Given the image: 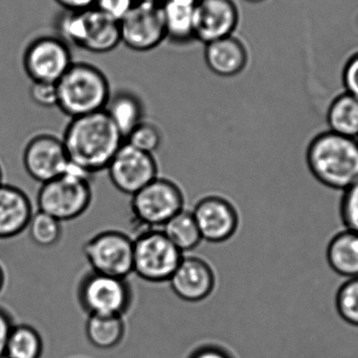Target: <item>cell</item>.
Wrapping results in <instances>:
<instances>
[{
  "label": "cell",
  "instance_id": "22",
  "mask_svg": "<svg viewBox=\"0 0 358 358\" xmlns=\"http://www.w3.org/2000/svg\"><path fill=\"white\" fill-rule=\"evenodd\" d=\"M88 342L100 350H111L123 342L126 334L124 317L88 315L85 325Z\"/></svg>",
  "mask_w": 358,
  "mask_h": 358
},
{
  "label": "cell",
  "instance_id": "21",
  "mask_svg": "<svg viewBox=\"0 0 358 358\" xmlns=\"http://www.w3.org/2000/svg\"><path fill=\"white\" fill-rule=\"evenodd\" d=\"M326 256L334 273L347 280L358 278V233L346 229L336 234L328 244Z\"/></svg>",
  "mask_w": 358,
  "mask_h": 358
},
{
  "label": "cell",
  "instance_id": "18",
  "mask_svg": "<svg viewBox=\"0 0 358 358\" xmlns=\"http://www.w3.org/2000/svg\"><path fill=\"white\" fill-rule=\"evenodd\" d=\"M33 214V203L24 191L16 185H0V240L23 233Z\"/></svg>",
  "mask_w": 358,
  "mask_h": 358
},
{
  "label": "cell",
  "instance_id": "36",
  "mask_svg": "<svg viewBox=\"0 0 358 358\" xmlns=\"http://www.w3.org/2000/svg\"><path fill=\"white\" fill-rule=\"evenodd\" d=\"M6 271H4V267L2 266L1 263H0V294H1L2 290H3L4 286H6Z\"/></svg>",
  "mask_w": 358,
  "mask_h": 358
},
{
  "label": "cell",
  "instance_id": "29",
  "mask_svg": "<svg viewBox=\"0 0 358 358\" xmlns=\"http://www.w3.org/2000/svg\"><path fill=\"white\" fill-rule=\"evenodd\" d=\"M340 210L345 227L358 233V179L345 189Z\"/></svg>",
  "mask_w": 358,
  "mask_h": 358
},
{
  "label": "cell",
  "instance_id": "16",
  "mask_svg": "<svg viewBox=\"0 0 358 358\" xmlns=\"http://www.w3.org/2000/svg\"><path fill=\"white\" fill-rule=\"evenodd\" d=\"M240 10L234 0H198L194 16V39L204 45L235 35Z\"/></svg>",
  "mask_w": 358,
  "mask_h": 358
},
{
  "label": "cell",
  "instance_id": "11",
  "mask_svg": "<svg viewBox=\"0 0 358 358\" xmlns=\"http://www.w3.org/2000/svg\"><path fill=\"white\" fill-rule=\"evenodd\" d=\"M203 241L224 243L235 237L241 224V216L233 200L219 193H208L196 201L192 208Z\"/></svg>",
  "mask_w": 358,
  "mask_h": 358
},
{
  "label": "cell",
  "instance_id": "27",
  "mask_svg": "<svg viewBox=\"0 0 358 358\" xmlns=\"http://www.w3.org/2000/svg\"><path fill=\"white\" fill-rule=\"evenodd\" d=\"M161 127L155 122L145 119L134 127L125 138V143L138 150L155 155L163 145Z\"/></svg>",
  "mask_w": 358,
  "mask_h": 358
},
{
  "label": "cell",
  "instance_id": "25",
  "mask_svg": "<svg viewBox=\"0 0 358 358\" xmlns=\"http://www.w3.org/2000/svg\"><path fill=\"white\" fill-rule=\"evenodd\" d=\"M43 350V338L35 327L16 324L8 338L4 358H41Z\"/></svg>",
  "mask_w": 358,
  "mask_h": 358
},
{
  "label": "cell",
  "instance_id": "40",
  "mask_svg": "<svg viewBox=\"0 0 358 358\" xmlns=\"http://www.w3.org/2000/svg\"><path fill=\"white\" fill-rule=\"evenodd\" d=\"M357 142H358V136H357Z\"/></svg>",
  "mask_w": 358,
  "mask_h": 358
},
{
  "label": "cell",
  "instance_id": "1",
  "mask_svg": "<svg viewBox=\"0 0 358 358\" xmlns=\"http://www.w3.org/2000/svg\"><path fill=\"white\" fill-rule=\"evenodd\" d=\"M61 138L69 164L92 178L107 169L125 142L104 110L71 119Z\"/></svg>",
  "mask_w": 358,
  "mask_h": 358
},
{
  "label": "cell",
  "instance_id": "24",
  "mask_svg": "<svg viewBox=\"0 0 358 358\" xmlns=\"http://www.w3.org/2000/svg\"><path fill=\"white\" fill-rule=\"evenodd\" d=\"M327 124L330 131L347 138L358 136V100L350 94L336 96L327 111Z\"/></svg>",
  "mask_w": 358,
  "mask_h": 358
},
{
  "label": "cell",
  "instance_id": "13",
  "mask_svg": "<svg viewBox=\"0 0 358 358\" xmlns=\"http://www.w3.org/2000/svg\"><path fill=\"white\" fill-rule=\"evenodd\" d=\"M113 187L132 196L159 176L155 155L143 152L124 142L106 169Z\"/></svg>",
  "mask_w": 358,
  "mask_h": 358
},
{
  "label": "cell",
  "instance_id": "8",
  "mask_svg": "<svg viewBox=\"0 0 358 358\" xmlns=\"http://www.w3.org/2000/svg\"><path fill=\"white\" fill-rule=\"evenodd\" d=\"M182 256L161 229H143L134 238V273L149 283L169 281Z\"/></svg>",
  "mask_w": 358,
  "mask_h": 358
},
{
  "label": "cell",
  "instance_id": "15",
  "mask_svg": "<svg viewBox=\"0 0 358 358\" xmlns=\"http://www.w3.org/2000/svg\"><path fill=\"white\" fill-rule=\"evenodd\" d=\"M168 283L180 300L199 303L210 298L216 289L217 273L212 263L203 257L187 254Z\"/></svg>",
  "mask_w": 358,
  "mask_h": 358
},
{
  "label": "cell",
  "instance_id": "2",
  "mask_svg": "<svg viewBox=\"0 0 358 358\" xmlns=\"http://www.w3.org/2000/svg\"><path fill=\"white\" fill-rule=\"evenodd\" d=\"M306 162L319 182L344 192L358 179V142L334 132H322L309 143Z\"/></svg>",
  "mask_w": 358,
  "mask_h": 358
},
{
  "label": "cell",
  "instance_id": "3",
  "mask_svg": "<svg viewBox=\"0 0 358 358\" xmlns=\"http://www.w3.org/2000/svg\"><path fill=\"white\" fill-rule=\"evenodd\" d=\"M56 87L57 107L71 119L104 110L113 92L106 75L86 62H73Z\"/></svg>",
  "mask_w": 358,
  "mask_h": 358
},
{
  "label": "cell",
  "instance_id": "7",
  "mask_svg": "<svg viewBox=\"0 0 358 358\" xmlns=\"http://www.w3.org/2000/svg\"><path fill=\"white\" fill-rule=\"evenodd\" d=\"M185 208V196L176 181L159 176L131 196V210L143 229H162Z\"/></svg>",
  "mask_w": 358,
  "mask_h": 358
},
{
  "label": "cell",
  "instance_id": "28",
  "mask_svg": "<svg viewBox=\"0 0 358 358\" xmlns=\"http://www.w3.org/2000/svg\"><path fill=\"white\" fill-rule=\"evenodd\" d=\"M336 308L345 323L358 328V278L347 280L338 288Z\"/></svg>",
  "mask_w": 358,
  "mask_h": 358
},
{
  "label": "cell",
  "instance_id": "12",
  "mask_svg": "<svg viewBox=\"0 0 358 358\" xmlns=\"http://www.w3.org/2000/svg\"><path fill=\"white\" fill-rule=\"evenodd\" d=\"M73 63L69 46L52 36L36 38L23 54V67L31 82L56 84Z\"/></svg>",
  "mask_w": 358,
  "mask_h": 358
},
{
  "label": "cell",
  "instance_id": "6",
  "mask_svg": "<svg viewBox=\"0 0 358 358\" xmlns=\"http://www.w3.org/2000/svg\"><path fill=\"white\" fill-rule=\"evenodd\" d=\"M77 299L88 315L124 317L131 308L134 292L128 279L90 271L78 284Z\"/></svg>",
  "mask_w": 358,
  "mask_h": 358
},
{
  "label": "cell",
  "instance_id": "31",
  "mask_svg": "<svg viewBox=\"0 0 358 358\" xmlns=\"http://www.w3.org/2000/svg\"><path fill=\"white\" fill-rule=\"evenodd\" d=\"M136 4V0H96L94 8L113 20L120 21Z\"/></svg>",
  "mask_w": 358,
  "mask_h": 358
},
{
  "label": "cell",
  "instance_id": "9",
  "mask_svg": "<svg viewBox=\"0 0 358 358\" xmlns=\"http://www.w3.org/2000/svg\"><path fill=\"white\" fill-rule=\"evenodd\" d=\"M90 271L128 279L134 273V238L119 229H104L83 246Z\"/></svg>",
  "mask_w": 358,
  "mask_h": 358
},
{
  "label": "cell",
  "instance_id": "19",
  "mask_svg": "<svg viewBox=\"0 0 358 358\" xmlns=\"http://www.w3.org/2000/svg\"><path fill=\"white\" fill-rule=\"evenodd\" d=\"M104 111L121 132L124 140L134 127L146 119L142 99L127 90L111 92Z\"/></svg>",
  "mask_w": 358,
  "mask_h": 358
},
{
  "label": "cell",
  "instance_id": "26",
  "mask_svg": "<svg viewBox=\"0 0 358 358\" xmlns=\"http://www.w3.org/2000/svg\"><path fill=\"white\" fill-rule=\"evenodd\" d=\"M27 229L31 241L39 248H52L62 238V222L41 210L34 212Z\"/></svg>",
  "mask_w": 358,
  "mask_h": 358
},
{
  "label": "cell",
  "instance_id": "33",
  "mask_svg": "<svg viewBox=\"0 0 358 358\" xmlns=\"http://www.w3.org/2000/svg\"><path fill=\"white\" fill-rule=\"evenodd\" d=\"M15 325L16 323L12 313L0 306V358L6 357V344Z\"/></svg>",
  "mask_w": 358,
  "mask_h": 358
},
{
  "label": "cell",
  "instance_id": "35",
  "mask_svg": "<svg viewBox=\"0 0 358 358\" xmlns=\"http://www.w3.org/2000/svg\"><path fill=\"white\" fill-rule=\"evenodd\" d=\"M64 10H85L94 8L96 0H55Z\"/></svg>",
  "mask_w": 358,
  "mask_h": 358
},
{
  "label": "cell",
  "instance_id": "4",
  "mask_svg": "<svg viewBox=\"0 0 358 358\" xmlns=\"http://www.w3.org/2000/svg\"><path fill=\"white\" fill-rule=\"evenodd\" d=\"M58 38L67 45L77 46L92 54H107L121 44L120 25L96 8L64 10L56 21Z\"/></svg>",
  "mask_w": 358,
  "mask_h": 358
},
{
  "label": "cell",
  "instance_id": "5",
  "mask_svg": "<svg viewBox=\"0 0 358 358\" xmlns=\"http://www.w3.org/2000/svg\"><path fill=\"white\" fill-rule=\"evenodd\" d=\"M92 176L69 165L66 173L42 183L37 194L38 210L60 222L75 220L92 206Z\"/></svg>",
  "mask_w": 358,
  "mask_h": 358
},
{
  "label": "cell",
  "instance_id": "30",
  "mask_svg": "<svg viewBox=\"0 0 358 358\" xmlns=\"http://www.w3.org/2000/svg\"><path fill=\"white\" fill-rule=\"evenodd\" d=\"M29 96L35 104L45 108L57 107V87L55 83L33 82L29 88Z\"/></svg>",
  "mask_w": 358,
  "mask_h": 358
},
{
  "label": "cell",
  "instance_id": "17",
  "mask_svg": "<svg viewBox=\"0 0 358 358\" xmlns=\"http://www.w3.org/2000/svg\"><path fill=\"white\" fill-rule=\"evenodd\" d=\"M204 61L214 75L231 78L245 71L250 52L244 42L233 35L206 44Z\"/></svg>",
  "mask_w": 358,
  "mask_h": 358
},
{
  "label": "cell",
  "instance_id": "32",
  "mask_svg": "<svg viewBox=\"0 0 358 358\" xmlns=\"http://www.w3.org/2000/svg\"><path fill=\"white\" fill-rule=\"evenodd\" d=\"M343 83L346 90L345 92L358 100V52L353 55L345 65Z\"/></svg>",
  "mask_w": 358,
  "mask_h": 358
},
{
  "label": "cell",
  "instance_id": "37",
  "mask_svg": "<svg viewBox=\"0 0 358 358\" xmlns=\"http://www.w3.org/2000/svg\"><path fill=\"white\" fill-rule=\"evenodd\" d=\"M165 0H136V2H152V3H163Z\"/></svg>",
  "mask_w": 358,
  "mask_h": 358
},
{
  "label": "cell",
  "instance_id": "23",
  "mask_svg": "<svg viewBox=\"0 0 358 358\" xmlns=\"http://www.w3.org/2000/svg\"><path fill=\"white\" fill-rule=\"evenodd\" d=\"M161 229L182 255L191 254L203 241L193 213L187 208L172 217Z\"/></svg>",
  "mask_w": 358,
  "mask_h": 358
},
{
  "label": "cell",
  "instance_id": "20",
  "mask_svg": "<svg viewBox=\"0 0 358 358\" xmlns=\"http://www.w3.org/2000/svg\"><path fill=\"white\" fill-rule=\"evenodd\" d=\"M198 0H165L162 6L167 39L185 44L194 39V16Z\"/></svg>",
  "mask_w": 358,
  "mask_h": 358
},
{
  "label": "cell",
  "instance_id": "34",
  "mask_svg": "<svg viewBox=\"0 0 358 358\" xmlns=\"http://www.w3.org/2000/svg\"><path fill=\"white\" fill-rule=\"evenodd\" d=\"M187 358H235L227 349L217 344H204L189 353Z\"/></svg>",
  "mask_w": 358,
  "mask_h": 358
},
{
  "label": "cell",
  "instance_id": "14",
  "mask_svg": "<svg viewBox=\"0 0 358 358\" xmlns=\"http://www.w3.org/2000/svg\"><path fill=\"white\" fill-rule=\"evenodd\" d=\"M22 159L27 173L41 185L66 173L71 165L62 138L52 134L29 138Z\"/></svg>",
  "mask_w": 358,
  "mask_h": 358
},
{
  "label": "cell",
  "instance_id": "38",
  "mask_svg": "<svg viewBox=\"0 0 358 358\" xmlns=\"http://www.w3.org/2000/svg\"><path fill=\"white\" fill-rule=\"evenodd\" d=\"M3 169H2L1 164H0V185H2V183H3Z\"/></svg>",
  "mask_w": 358,
  "mask_h": 358
},
{
  "label": "cell",
  "instance_id": "39",
  "mask_svg": "<svg viewBox=\"0 0 358 358\" xmlns=\"http://www.w3.org/2000/svg\"><path fill=\"white\" fill-rule=\"evenodd\" d=\"M244 1L248 2V3H261L265 0H244Z\"/></svg>",
  "mask_w": 358,
  "mask_h": 358
},
{
  "label": "cell",
  "instance_id": "10",
  "mask_svg": "<svg viewBox=\"0 0 358 358\" xmlns=\"http://www.w3.org/2000/svg\"><path fill=\"white\" fill-rule=\"evenodd\" d=\"M161 4L136 2L119 22L121 44L138 52L159 48L167 39Z\"/></svg>",
  "mask_w": 358,
  "mask_h": 358
}]
</instances>
